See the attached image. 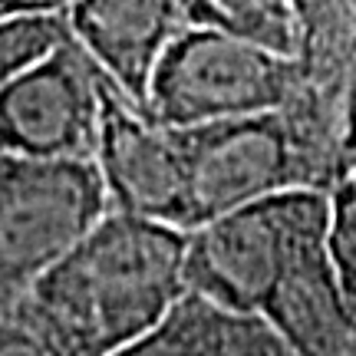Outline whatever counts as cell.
<instances>
[{"instance_id": "cell-1", "label": "cell", "mask_w": 356, "mask_h": 356, "mask_svg": "<svg viewBox=\"0 0 356 356\" xmlns=\"http://www.w3.org/2000/svg\"><path fill=\"white\" fill-rule=\"evenodd\" d=\"M185 251L188 231L109 211L20 310L63 356H113L181 304Z\"/></svg>"}, {"instance_id": "cell-2", "label": "cell", "mask_w": 356, "mask_h": 356, "mask_svg": "<svg viewBox=\"0 0 356 356\" xmlns=\"http://www.w3.org/2000/svg\"><path fill=\"white\" fill-rule=\"evenodd\" d=\"M175 132V129H172ZM191 231L284 191H327L346 178L340 122L291 99L277 113L178 129Z\"/></svg>"}, {"instance_id": "cell-3", "label": "cell", "mask_w": 356, "mask_h": 356, "mask_svg": "<svg viewBox=\"0 0 356 356\" xmlns=\"http://www.w3.org/2000/svg\"><path fill=\"white\" fill-rule=\"evenodd\" d=\"M109 211L92 159L0 152V304H20Z\"/></svg>"}, {"instance_id": "cell-4", "label": "cell", "mask_w": 356, "mask_h": 356, "mask_svg": "<svg viewBox=\"0 0 356 356\" xmlns=\"http://www.w3.org/2000/svg\"><path fill=\"white\" fill-rule=\"evenodd\" d=\"M327 228V191H284L228 211L188 231V293L231 314H261L291 261Z\"/></svg>"}, {"instance_id": "cell-5", "label": "cell", "mask_w": 356, "mask_h": 356, "mask_svg": "<svg viewBox=\"0 0 356 356\" xmlns=\"http://www.w3.org/2000/svg\"><path fill=\"white\" fill-rule=\"evenodd\" d=\"M293 56L274 53L225 26H191L168 47L149 83L145 113L165 129L277 113L297 96Z\"/></svg>"}, {"instance_id": "cell-6", "label": "cell", "mask_w": 356, "mask_h": 356, "mask_svg": "<svg viewBox=\"0 0 356 356\" xmlns=\"http://www.w3.org/2000/svg\"><path fill=\"white\" fill-rule=\"evenodd\" d=\"M106 73L70 37L0 92V152L92 159Z\"/></svg>"}, {"instance_id": "cell-7", "label": "cell", "mask_w": 356, "mask_h": 356, "mask_svg": "<svg viewBox=\"0 0 356 356\" xmlns=\"http://www.w3.org/2000/svg\"><path fill=\"white\" fill-rule=\"evenodd\" d=\"M92 162L113 211L191 231L188 168L175 132L132 106L109 76L102 83L99 142Z\"/></svg>"}, {"instance_id": "cell-8", "label": "cell", "mask_w": 356, "mask_h": 356, "mask_svg": "<svg viewBox=\"0 0 356 356\" xmlns=\"http://www.w3.org/2000/svg\"><path fill=\"white\" fill-rule=\"evenodd\" d=\"M66 17L73 40L142 113L168 47L191 26H218L204 0H70Z\"/></svg>"}, {"instance_id": "cell-9", "label": "cell", "mask_w": 356, "mask_h": 356, "mask_svg": "<svg viewBox=\"0 0 356 356\" xmlns=\"http://www.w3.org/2000/svg\"><path fill=\"white\" fill-rule=\"evenodd\" d=\"M261 317L297 356H356V297L333 270L327 238L293 257Z\"/></svg>"}, {"instance_id": "cell-10", "label": "cell", "mask_w": 356, "mask_h": 356, "mask_svg": "<svg viewBox=\"0 0 356 356\" xmlns=\"http://www.w3.org/2000/svg\"><path fill=\"white\" fill-rule=\"evenodd\" d=\"M297 17V70L293 99L340 122L343 86L356 63V0H291Z\"/></svg>"}, {"instance_id": "cell-11", "label": "cell", "mask_w": 356, "mask_h": 356, "mask_svg": "<svg viewBox=\"0 0 356 356\" xmlns=\"http://www.w3.org/2000/svg\"><path fill=\"white\" fill-rule=\"evenodd\" d=\"M73 37L66 7L53 10H30L0 20V92L17 76H24L30 66L50 56Z\"/></svg>"}, {"instance_id": "cell-12", "label": "cell", "mask_w": 356, "mask_h": 356, "mask_svg": "<svg viewBox=\"0 0 356 356\" xmlns=\"http://www.w3.org/2000/svg\"><path fill=\"white\" fill-rule=\"evenodd\" d=\"M211 317L215 304L185 293L181 304L155 330L115 350L113 356H211Z\"/></svg>"}, {"instance_id": "cell-13", "label": "cell", "mask_w": 356, "mask_h": 356, "mask_svg": "<svg viewBox=\"0 0 356 356\" xmlns=\"http://www.w3.org/2000/svg\"><path fill=\"white\" fill-rule=\"evenodd\" d=\"M211 356H297V350L261 314H231L215 307Z\"/></svg>"}, {"instance_id": "cell-14", "label": "cell", "mask_w": 356, "mask_h": 356, "mask_svg": "<svg viewBox=\"0 0 356 356\" xmlns=\"http://www.w3.org/2000/svg\"><path fill=\"white\" fill-rule=\"evenodd\" d=\"M327 254L346 291L356 297V175H346L330 191Z\"/></svg>"}, {"instance_id": "cell-15", "label": "cell", "mask_w": 356, "mask_h": 356, "mask_svg": "<svg viewBox=\"0 0 356 356\" xmlns=\"http://www.w3.org/2000/svg\"><path fill=\"white\" fill-rule=\"evenodd\" d=\"M0 356H63L20 304H0Z\"/></svg>"}, {"instance_id": "cell-16", "label": "cell", "mask_w": 356, "mask_h": 356, "mask_svg": "<svg viewBox=\"0 0 356 356\" xmlns=\"http://www.w3.org/2000/svg\"><path fill=\"white\" fill-rule=\"evenodd\" d=\"M340 132H343V168L346 175L356 172V63L343 86V109H340Z\"/></svg>"}, {"instance_id": "cell-17", "label": "cell", "mask_w": 356, "mask_h": 356, "mask_svg": "<svg viewBox=\"0 0 356 356\" xmlns=\"http://www.w3.org/2000/svg\"><path fill=\"white\" fill-rule=\"evenodd\" d=\"M30 10H53V3H37V0H0V20L3 17H17V13Z\"/></svg>"}, {"instance_id": "cell-18", "label": "cell", "mask_w": 356, "mask_h": 356, "mask_svg": "<svg viewBox=\"0 0 356 356\" xmlns=\"http://www.w3.org/2000/svg\"><path fill=\"white\" fill-rule=\"evenodd\" d=\"M208 7H211V13H215V24L225 26V30H231V17H234V0H204ZM234 33V30H231Z\"/></svg>"}, {"instance_id": "cell-19", "label": "cell", "mask_w": 356, "mask_h": 356, "mask_svg": "<svg viewBox=\"0 0 356 356\" xmlns=\"http://www.w3.org/2000/svg\"><path fill=\"white\" fill-rule=\"evenodd\" d=\"M353 175H356V172H353Z\"/></svg>"}]
</instances>
